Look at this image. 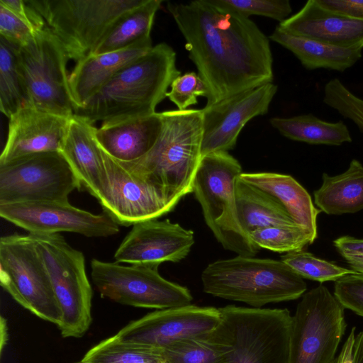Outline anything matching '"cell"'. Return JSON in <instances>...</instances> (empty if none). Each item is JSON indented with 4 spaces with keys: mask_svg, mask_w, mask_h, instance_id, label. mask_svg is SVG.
<instances>
[{
    "mask_svg": "<svg viewBox=\"0 0 363 363\" xmlns=\"http://www.w3.org/2000/svg\"><path fill=\"white\" fill-rule=\"evenodd\" d=\"M210 332L220 363H290L292 315L286 308L227 306Z\"/></svg>",
    "mask_w": 363,
    "mask_h": 363,
    "instance_id": "obj_4",
    "label": "cell"
},
{
    "mask_svg": "<svg viewBox=\"0 0 363 363\" xmlns=\"http://www.w3.org/2000/svg\"><path fill=\"white\" fill-rule=\"evenodd\" d=\"M242 173L239 162L228 152L202 157L193 192L204 220L222 246L238 255L254 257L259 250L242 230L238 216L235 182Z\"/></svg>",
    "mask_w": 363,
    "mask_h": 363,
    "instance_id": "obj_6",
    "label": "cell"
},
{
    "mask_svg": "<svg viewBox=\"0 0 363 363\" xmlns=\"http://www.w3.org/2000/svg\"><path fill=\"white\" fill-rule=\"evenodd\" d=\"M48 271L62 310L57 326L63 337H81L92 322V289L83 253L60 233H29Z\"/></svg>",
    "mask_w": 363,
    "mask_h": 363,
    "instance_id": "obj_7",
    "label": "cell"
},
{
    "mask_svg": "<svg viewBox=\"0 0 363 363\" xmlns=\"http://www.w3.org/2000/svg\"><path fill=\"white\" fill-rule=\"evenodd\" d=\"M45 26L43 18H23L0 4V38L16 47L27 44Z\"/></svg>",
    "mask_w": 363,
    "mask_h": 363,
    "instance_id": "obj_35",
    "label": "cell"
},
{
    "mask_svg": "<svg viewBox=\"0 0 363 363\" xmlns=\"http://www.w3.org/2000/svg\"><path fill=\"white\" fill-rule=\"evenodd\" d=\"M162 2L161 0H145L123 14L89 55L118 51L150 40L154 18Z\"/></svg>",
    "mask_w": 363,
    "mask_h": 363,
    "instance_id": "obj_28",
    "label": "cell"
},
{
    "mask_svg": "<svg viewBox=\"0 0 363 363\" xmlns=\"http://www.w3.org/2000/svg\"><path fill=\"white\" fill-rule=\"evenodd\" d=\"M270 123L283 136L311 145L338 146L352 140L342 121L328 122L312 114L290 118L274 117L270 119Z\"/></svg>",
    "mask_w": 363,
    "mask_h": 363,
    "instance_id": "obj_29",
    "label": "cell"
},
{
    "mask_svg": "<svg viewBox=\"0 0 363 363\" xmlns=\"http://www.w3.org/2000/svg\"><path fill=\"white\" fill-rule=\"evenodd\" d=\"M180 74L174 50L159 43L118 72L84 106L74 108V115L94 125L149 116Z\"/></svg>",
    "mask_w": 363,
    "mask_h": 363,
    "instance_id": "obj_2",
    "label": "cell"
},
{
    "mask_svg": "<svg viewBox=\"0 0 363 363\" xmlns=\"http://www.w3.org/2000/svg\"><path fill=\"white\" fill-rule=\"evenodd\" d=\"M9 338L8 327L6 320L1 316L0 318V352L1 354L4 351V348L7 344Z\"/></svg>",
    "mask_w": 363,
    "mask_h": 363,
    "instance_id": "obj_44",
    "label": "cell"
},
{
    "mask_svg": "<svg viewBox=\"0 0 363 363\" xmlns=\"http://www.w3.org/2000/svg\"><path fill=\"white\" fill-rule=\"evenodd\" d=\"M96 127L73 115L63 139L60 152L74 173L91 196L98 197L103 187L105 169L101 148L96 137Z\"/></svg>",
    "mask_w": 363,
    "mask_h": 363,
    "instance_id": "obj_22",
    "label": "cell"
},
{
    "mask_svg": "<svg viewBox=\"0 0 363 363\" xmlns=\"http://www.w3.org/2000/svg\"><path fill=\"white\" fill-rule=\"evenodd\" d=\"M333 243L344 258L363 256V239L342 236L335 240Z\"/></svg>",
    "mask_w": 363,
    "mask_h": 363,
    "instance_id": "obj_40",
    "label": "cell"
},
{
    "mask_svg": "<svg viewBox=\"0 0 363 363\" xmlns=\"http://www.w3.org/2000/svg\"><path fill=\"white\" fill-rule=\"evenodd\" d=\"M313 192L315 204L329 215L353 213L363 209V165L353 159L347 169L335 176L323 173Z\"/></svg>",
    "mask_w": 363,
    "mask_h": 363,
    "instance_id": "obj_26",
    "label": "cell"
},
{
    "mask_svg": "<svg viewBox=\"0 0 363 363\" xmlns=\"http://www.w3.org/2000/svg\"><path fill=\"white\" fill-rule=\"evenodd\" d=\"M69 118L23 105L9 118L0 165L38 153L60 152Z\"/></svg>",
    "mask_w": 363,
    "mask_h": 363,
    "instance_id": "obj_19",
    "label": "cell"
},
{
    "mask_svg": "<svg viewBox=\"0 0 363 363\" xmlns=\"http://www.w3.org/2000/svg\"><path fill=\"white\" fill-rule=\"evenodd\" d=\"M105 177L96 199L118 225L157 219L174 207L153 184L133 175L102 150Z\"/></svg>",
    "mask_w": 363,
    "mask_h": 363,
    "instance_id": "obj_14",
    "label": "cell"
},
{
    "mask_svg": "<svg viewBox=\"0 0 363 363\" xmlns=\"http://www.w3.org/2000/svg\"><path fill=\"white\" fill-rule=\"evenodd\" d=\"M0 282L22 307L44 320L57 326L60 324L61 308L29 233L1 237Z\"/></svg>",
    "mask_w": 363,
    "mask_h": 363,
    "instance_id": "obj_10",
    "label": "cell"
},
{
    "mask_svg": "<svg viewBox=\"0 0 363 363\" xmlns=\"http://www.w3.org/2000/svg\"><path fill=\"white\" fill-rule=\"evenodd\" d=\"M277 88L269 82L205 106L201 109V156L233 149L245 125L254 117L268 112Z\"/></svg>",
    "mask_w": 363,
    "mask_h": 363,
    "instance_id": "obj_17",
    "label": "cell"
},
{
    "mask_svg": "<svg viewBox=\"0 0 363 363\" xmlns=\"http://www.w3.org/2000/svg\"><path fill=\"white\" fill-rule=\"evenodd\" d=\"M357 329L353 327L345 341L340 352L330 363H352Z\"/></svg>",
    "mask_w": 363,
    "mask_h": 363,
    "instance_id": "obj_41",
    "label": "cell"
},
{
    "mask_svg": "<svg viewBox=\"0 0 363 363\" xmlns=\"http://www.w3.org/2000/svg\"><path fill=\"white\" fill-rule=\"evenodd\" d=\"M165 363H220V350L210 333L175 342L160 349Z\"/></svg>",
    "mask_w": 363,
    "mask_h": 363,
    "instance_id": "obj_32",
    "label": "cell"
},
{
    "mask_svg": "<svg viewBox=\"0 0 363 363\" xmlns=\"http://www.w3.org/2000/svg\"><path fill=\"white\" fill-rule=\"evenodd\" d=\"M152 47L150 39L123 50L88 55L76 62L68 76L74 109L84 106L118 72Z\"/></svg>",
    "mask_w": 363,
    "mask_h": 363,
    "instance_id": "obj_21",
    "label": "cell"
},
{
    "mask_svg": "<svg viewBox=\"0 0 363 363\" xmlns=\"http://www.w3.org/2000/svg\"><path fill=\"white\" fill-rule=\"evenodd\" d=\"M207 96L208 89L204 82L194 72H186L175 78L166 94L179 111L187 110L189 106L196 104L198 97L206 98Z\"/></svg>",
    "mask_w": 363,
    "mask_h": 363,
    "instance_id": "obj_37",
    "label": "cell"
},
{
    "mask_svg": "<svg viewBox=\"0 0 363 363\" xmlns=\"http://www.w3.org/2000/svg\"><path fill=\"white\" fill-rule=\"evenodd\" d=\"M333 294L345 308L363 317V274H348L335 281Z\"/></svg>",
    "mask_w": 363,
    "mask_h": 363,
    "instance_id": "obj_38",
    "label": "cell"
},
{
    "mask_svg": "<svg viewBox=\"0 0 363 363\" xmlns=\"http://www.w3.org/2000/svg\"><path fill=\"white\" fill-rule=\"evenodd\" d=\"M269 39L291 51L308 69L324 68L343 72L357 62L362 55V49L339 48L289 33L278 26Z\"/></svg>",
    "mask_w": 363,
    "mask_h": 363,
    "instance_id": "obj_25",
    "label": "cell"
},
{
    "mask_svg": "<svg viewBox=\"0 0 363 363\" xmlns=\"http://www.w3.org/2000/svg\"><path fill=\"white\" fill-rule=\"evenodd\" d=\"M346 326L345 308L326 286L305 293L292 315L290 363H330Z\"/></svg>",
    "mask_w": 363,
    "mask_h": 363,
    "instance_id": "obj_11",
    "label": "cell"
},
{
    "mask_svg": "<svg viewBox=\"0 0 363 363\" xmlns=\"http://www.w3.org/2000/svg\"><path fill=\"white\" fill-rule=\"evenodd\" d=\"M345 259L347 262L352 269L363 274V256L349 257H345Z\"/></svg>",
    "mask_w": 363,
    "mask_h": 363,
    "instance_id": "obj_45",
    "label": "cell"
},
{
    "mask_svg": "<svg viewBox=\"0 0 363 363\" xmlns=\"http://www.w3.org/2000/svg\"><path fill=\"white\" fill-rule=\"evenodd\" d=\"M162 127L152 147L132 162H118L133 175L153 184L174 206L193 192L200 164L203 135L201 109L161 112Z\"/></svg>",
    "mask_w": 363,
    "mask_h": 363,
    "instance_id": "obj_3",
    "label": "cell"
},
{
    "mask_svg": "<svg viewBox=\"0 0 363 363\" xmlns=\"http://www.w3.org/2000/svg\"><path fill=\"white\" fill-rule=\"evenodd\" d=\"M167 8L207 87L206 106L272 82L269 39L249 18L215 0L169 1Z\"/></svg>",
    "mask_w": 363,
    "mask_h": 363,
    "instance_id": "obj_1",
    "label": "cell"
},
{
    "mask_svg": "<svg viewBox=\"0 0 363 363\" xmlns=\"http://www.w3.org/2000/svg\"><path fill=\"white\" fill-rule=\"evenodd\" d=\"M323 9L363 21V0H315Z\"/></svg>",
    "mask_w": 363,
    "mask_h": 363,
    "instance_id": "obj_39",
    "label": "cell"
},
{
    "mask_svg": "<svg viewBox=\"0 0 363 363\" xmlns=\"http://www.w3.org/2000/svg\"><path fill=\"white\" fill-rule=\"evenodd\" d=\"M82 186L60 152L38 153L0 165V205L69 201Z\"/></svg>",
    "mask_w": 363,
    "mask_h": 363,
    "instance_id": "obj_13",
    "label": "cell"
},
{
    "mask_svg": "<svg viewBox=\"0 0 363 363\" xmlns=\"http://www.w3.org/2000/svg\"><path fill=\"white\" fill-rule=\"evenodd\" d=\"M220 319L219 308L189 304L150 313L130 322L114 337L123 342L162 349L181 340L210 333Z\"/></svg>",
    "mask_w": 363,
    "mask_h": 363,
    "instance_id": "obj_16",
    "label": "cell"
},
{
    "mask_svg": "<svg viewBox=\"0 0 363 363\" xmlns=\"http://www.w3.org/2000/svg\"><path fill=\"white\" fill-rule=\"evenodd\" d=\"M352 363H363V331L357 333Z\"/></svg>",
    "mask_w": 363,
    "mask_h": 363,
    "instance_id": "obj_43",
    "label": "cell"
},
{
    "mask_svg": "<svg viewBox=\"0 0 363 363\" xmlns=\"http://www.w3.org/2000/svg\"><path fill=\"white\" fill-rule=\"evenodd\" d=\"M158 267L93 259L91 275L101 297L123 305L161 310L191 304L190 291L163 278Z\"/></svg>",
    "mask_w": 363,
    "mask_h": 363,
    "instance_id": "obj_12",
    "label": "cell"
},
{
    "mask_svg": "<svg viewBox=\"0 0 363 363\" xmlns=\"http://www.w3.org/2000/svg\"><path fill=\"white\" fill-rule=\"evenodd\" d=\"M77 363H165L160 349L123 342L114 335L91 347Z\"/></svg>",
    "mask_w": 363,
    "mask_h": 363,
    "instance_id": "obj_30",
    "label": "cell"
},
{
    "mask_svg": "<svg viewBox=\"0 0 363 363\" xmlns=\"http://www.w3.org/2000/svg\"><path fill=\"white\" fill-rule=\"evenodd\" d=\"M194 232L169 220L151 219L133 225L114 254L118 263L159 266L178 262L194 244Z\"/></svg>",
    "mask_w": 363,
    "mask_h": 363,
    "instance_id": "obj_18",
    "label": "cell"
},
{
    "mask_svg": "<svg viewBox=\"0 0 363 363\" xmlns=\"http://www.w3.org/2000/svg\"><path fill=\"white\" fill-rule=\"evenodd\" d=\"M281 260L303 279L320 283L336 281L346 275L357 273L352 269L318 258L303 250L287 252L281 257Z\"/></svg>",
    "mask_w": 363,
    "mask_h": 363,
    "instance_id": "obj_34",
    "label": "cell"
},
{
    "mask_svg": "<svg viewBox=\"0 0 363 363\" xmlns=\"http://www.w3.org/2000/svg\"><path fill=\"white\" fill-rule=\"evenodd\" d=\"M162 127L161 112L129 119L96 128L101 148L118 162H132L152 147Z\"/></svg>",
    "mask_w": 363,
    "mask_h": 363,
    "instance_id": "obj_23",
    "label": "cell"
},
{
    "mask_svg": "<svg viewBox=\"0 0 363 363\" xmlns=\"http://www.w3.org/2000/svg\"><path fill=\"white\" fill-rule=\"evenodd\" d=\"M4 220L29 233L71 232L89 238H106L120 231L107 214H94L69 201H32L0 205Z\"/></svg>",
    "mask_w": 363,
    "mask_h": 363,
    "instance_id": "obj_15",
    "label": "cell"
},
{
    "mask_svg": "<svg viewBox=\"0 0 363 363\" xmlns=\"http://www.w3.org/2000/svg\"><path fill=\"white\" fill-rule=\"evenodd\" d=\"M16 52L28 104L71 118L74 106L67 71L70 58L56 35L46 26L27 44L16 47Z\"/></svg>",
    "mask_w": 363,
    "mask_h": 363,
    "instance_id": "obj_9",
    "label": "cell"
},
{
    "mask_svg": "<svg viewBox=\"0 0 363 363\" xmlns=\"http://www.w3.org/2000/svg\"><path fill=\"white\" fill-rule=\"evenodd\" d=\"M235 200L240 224L248 235L264 228L298 225L277 200L240 177L235 182Z\"/></svg>",
    "mask_w": 363,
    "mask_h": 363,
    "instance_id": "obj_27",
    "label": "cell"
},
{
    "mask_svg": "<svg viewBox=\"0 0 363 363\" xmlns=\"http://www.w3.org/2000/svg\"><path fill=\"white\" fill-rule=\"evenodd\" d=\"M16 50V46L0 38V110L9 118L28 103Z\"/></svg>",
    "mask_w": 363,
    "mask_h": 363,
    "instance_id": "obj_31",
    "label": "cell"
},
{
    "mask_svg": "<svg viewBox=\"0 0 363 363\" xmlns=\"http://www.w3.org/2000/svg\"><path fill=\"white\" fill-rule=\"evenodd\" d=\"M203 290L218 298L259 308L303 295V279L281 260L238 255L209 264L201 273Z\"/></svg>",
    "mask_w": 363,
    "mask_h": 363,
    "instance_id": "obj_5",
    "label": "cell"
},
{
    "mask_svg": "<svg viewBox=\"0 0 363 363\" xmlns=\"http://www.w3.org/2000/svg\"><path fill=\"white\" fill-rule=\"evenodd\" d=\"M240 178L268 194L287 211L293 220L317 238V209L306 191L290 175L274 172L242 173Z\"/></svg>",
    "mask_w": 363,
    "mask_h": 363,
    "instance_id": "obj_24",
    "label": "cell"
},
{
    "mask_svg": "<svg viewBox=\"0 0 363 363\" xmlns=\"http://www.w3.org/2000/svg\"><path fill=\"white\" fill-rule=\"evenodd\" d=\"M217 4L249 18L251 15L268 17L280 23L292 11L288 0H215Z\"/></svg>",
    "mask_w": 363,
    "mask_h": 363,
    "instance_id": "obj_36",
    "label": "cell"
},
{
    "mask_svg": "<svg viewBox=\"0 0 363 363\" xmlns=\"http://www.w3.org/2000/svg\"><path fill=\"white\" fill-rule=\"evenodd\" d=\"M347 118L363 133V100L356 102L350 110Z\"/></svg>",
    "mask_w": 363,
    "mask_h": 363,
    "instance_id": "obj_42",
    "label": "cell"
},
{
    "mask_svg": "<svg viewBox=\"0 0 363 363\" xmlns=\"http://www.w3.org/2000/svg\"><path fill=\"white\" fill-rule=\"evenodd\" d=\"M145 0H27L76 62L91 53L113 24Z\"/></svg>",
    "mask_w": 363,
    "mask_h": 363,
    "instance_id": "obj_8",
    "label": "cell"
},
{
    "mask_svg": "<svg viewBox=\"0 0 363 363\" xmlns=\"http://www.w3.org/2000/svg\"><path fill=\"white\" fill-rule=\"evenodd\" d=\"M249 237L259 248L286 253L303 250L315 240L308 230L298 225L264 228L252 231Z\"/></svg>",
    "mask_w": 363,
    "mask_h": 363,
    "instance_id": "obj_33",
    "label": "cell"
},
{
    "mask_svg": "<svg viewBox=\"0 0 363 363\" xmlns=\"http://www.w3.org/2000/svg\"><path fill=\"white\" fill-rule=\"evenodd\" d=\"M278 27L289 33L339 48L363 49V21L336 14L308 1Z\"/></svg>",
    "mask_w": 363,
    "mask_h": 363,
    "instance_id": "obj_20",
    "label": "cell"
}]
</instances>
